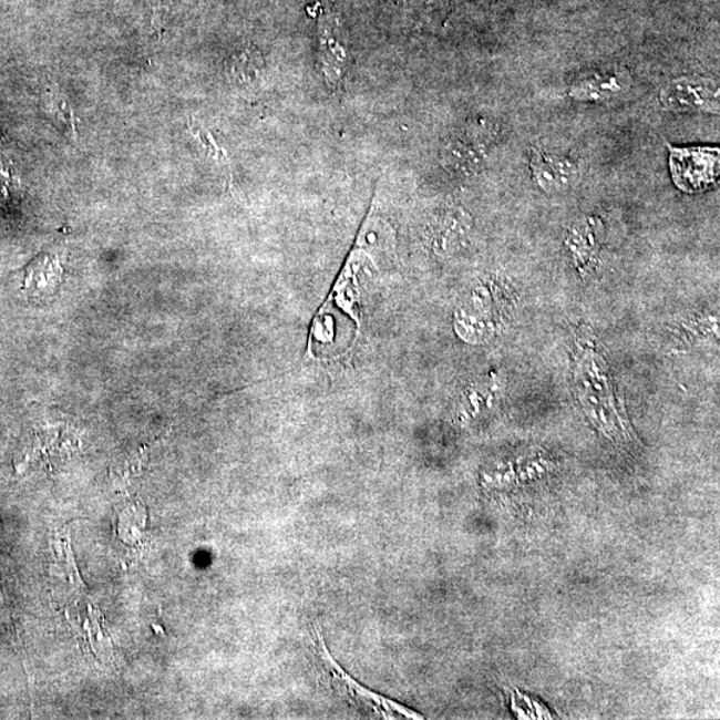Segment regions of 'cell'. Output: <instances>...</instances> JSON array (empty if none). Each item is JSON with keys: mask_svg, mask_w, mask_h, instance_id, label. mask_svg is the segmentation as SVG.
<instances>
[{"mask_svg": "<svg viewBox=\"0 0 720 720\" xmlns=\"http://www.w3.org/2000/svg\"><path fill=\"white\" fill-rule=\"evenodd\" d=\"M319 654L322 657L327 669L331 672L332 682L339 687L340 692L344 693L351 700L366 711L377 713L378 717L383 719H423L421 713L408 709V707L394 702L389 698L379 696L372 692L362 685L358 683L356 679L349 676L342 667L337 664V660L331 657L325 640L318 635Z\"/></svg>", "mask_w": 720, "mask_h": 720, "instance_id": "obj_1", "label": "cell"}, {"mask_svg": "<svg viewBox=\"0 0 720 720\" xmlns=\"http://www.w3.org/2000/svg\"><path fill=\"white\" fill-rule=\"evenodd\" d=\"M261 69H264V62L255 54V51L250 50L232 58L227 63L228 76L239 84H253L257 82Z\"/></svg>", "mask_w": 720, "mask_h": 720, "instance_id": "obj_10", "label": "cell"}, {"mask_svg": "<svg viewBox=\"0 0 720 720\" xmlns=\"http://www.w3.org/2000/svg\"><path fill=\"white\" fill-rule=\"evenodd\" d=\"M532 167L536 181L546 192L567 188L578 174V168L573 162L538 152L533 154Z\"/></svg>", "mask_w": 720, "mask_h": 720, "instance_id": "obj_4", "label": "cell"}, {"mask_svg": "<svg viewBox=\"0 0 720 720\" xmlns=\"http://www.w3.org/2000/svg\"><path fill=\"white\" fill-rule=\"evenodd\" d=\"M672 181L685 193H700L717 182L719 150L712 147H670Z\"/></svg>", "mask_w": 720, "mask_h": 720, "instance_id": "obj_2", "label": "cell"}, {"mask_svg": "<svg viewBox=\"0 0 720 720\" xmlns=\"http://www.w3.org/2000/svg\"><path fill=\"white\" fill-rule=\"evenodd\" d=\"M476 126H469L461 136L451 143L448 158L456 168L476 167L482 162L487 148L483 135H475Z\"/></svg>", "mask_w": 720, "mask_h": 720, "instance_id": "obj_8", "label": "cell"}, {"mask_svg": "<svg viewBox=\"0 0 720 720\" xmlns=\"http://www.w3.org/2000/svg\"><path fill=\"white\" fill-rule=\"evenodd\" d=\"M62 280V267L55 257L41 255L31 261L24 271L23 285L28 290L51 296L56 291Z\"/></svg>", "mask_w": 720, "mask_h": 720, "instance_id": "obj_6", "label": "cell"}, {"mask_svg": "<svg viewBox=\"0 0 720 720\" xmlns=\"http://www.w3.org/2000/svg\"><path fill=\"white\" fill-rule=\"evenodd\" d=\"M624 90V78L617 74H594L575 82L572 95L579 101H606Z\"/></svg>", "mask_w": 720, "mask_h": 720, "instance_id": "obj_9", "label": "cell"}, {"mask_svg": "<svg viewBox=\"0 0 720 720\" xmlns=\"http://www.w3.org/2000/svg\"><path fill=\"white\" fill-rule=\"evenodd\" d=\"M44 103L48 113L54 117L58 124H61L65 130L71 131L72 135H75V116L68 101L63 100L61 95L50 94Z\"/></svg>", "mask_w": 720, "mask_h": 720, "instance_id": "obj_11", "label": "cell"}, {"mask_svg": "<svg viewBox=\"0 0 720 720\" xmlns=\"http://www.w3.org/2000/svg\"><path fill=\"white\" fill-rule=\"evenodd\" d=\"M660 100L672 111H718L719 93L711 81L683 78L666 86Z\"/></svg>", "mask_w": 720, "mask_h": 720, "instance_id": "obj_3", "label": "cell"}, {"mask_svg": "<svg viewBox=\"0 0 720 720\" xmlns=\"http://www.w3.org/2000/svg\"><path fill=\"white\" fill-rule=\"evenodd\" d=\"M147 513L142 504L128 502L115 512L114 533L123 546L136 548L146 539Z\"/></svg>", "mask_w": 720, "mask_h": 720, "instance_id": "obj_5", "label": "cell"}, {"mask_svg": "<svg viewBox=\"0 0 720 720\" xmlns=\"http://www.w3.org/2000/svg\"><path fill=\"white\" fill-rule=\"evenodd\" d=\"M320 48H322L320 62H322L327 83L332 88H338L339 83L342 82L347 59L349 58H347L346 45L340 41L337 32L332 31L330 23L325 25Z\"/></svg>", "mask_w": 720, "mask_h": 720, "instance_id": "obj_7", "label": "cell"}]
</instances>
